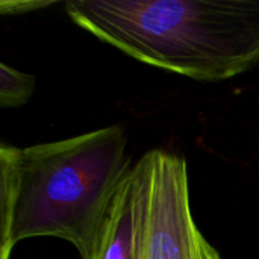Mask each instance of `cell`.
Here are the masks:
<instances>
[{
	"label": "cell",
	"instance_id": "cell-1",
	"mask_svg": "<svg viewBox=\"0 0 259 259\" xmlns=\"http://www.w3.org/2000/svg\"><path fill=\"white\" fill-rule=\"evenodd\" d=\"M120 124L27 147L0 146V259L33 237L71 243L91 259L111 203L129 175Z\"/></svg>",
	"mask_w": 259,
	"mask_h": 259
},
{
	"label": "cell",
	"instance_id": "cell-2",
	"mask_svg": "<svg viewBox=\"0 0 259 259\" xmlns=\"http://www.w3.org/2000/svg\"><path fill=\"white\" fill-rule=\"evenodd\" d=\"M65 12L134 59L196 80L259 61V0H70Z\"/></svg>",
	"mask_w": 259,
	"mask_h": 259
},
{
	"label": "cell",
	"instance_id": "cell-3",
	"mask_svg": "<svg viewBox=\"0 0 259 259\" xmlns=\"http://www.w3.org/2000/svg\"><path fill=\"white\" fill-rule=\"evenodd\" d=\"M131 181L132 259H220L194 222L184 158L150 150L132 167Z\"/></svg>",
	"mask_w": 259,
	"mask_h": 259
},
{
	"label": "cell",
	"instance_id": "cell-4",
	"mask_svg": "<svg viewBox=\"0 0 259 259\" xmlns=\"http://www.w3.org/2000/svg\"><path fill=\"white\" fill-rule=\"evenodd\" d=\"M132 170V168H131ZM134 214L131 171L121 182L91 259H132Z\"/></svg>",
	"mask_w": 259,
	"mask_h": 259
},
{
	"label": "cell",
	"instance_id": "cell-5",
	"mask_svg": "<svg viewBox=\"0 0 259 259\" xmlns=\"http://www.w3.org/2000/svg\"><path fill=\"white\" fill-rule=\"evenodd\" d=\"M35 90V77L6 64H0V106L17 108L24 105Z\"/></svg>",
	"mask_w": 259,
	"mask_h": 259
}]
</instances>
